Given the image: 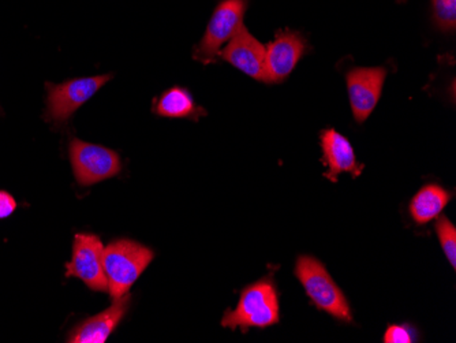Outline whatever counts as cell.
I'll list each match as a JSON object with an SVG mask.
<instances>
[{
  "label": "cell",
  "mask_w": 456,
  "mask_h": 343,
  "mask_svg": "<svg viewBox=\"0 0 456 343\" xmlns=\"http://www.w3.org/2000/svg\"><path fill=\"white\" fill-rule=\"evenodd\" d=\"M432 18L443 33L455 32L456 0H432Z\"/></svg>",
  "instance_id": "9a60e30c"
},
{
  "label": "cell",
  "mask_w": 456,
  "mask_h": 343,
  "mask_svg": "<svg viewBox=\"0 0 456 343\" xmlns=\"http://www.w3.org/2000/svg\"><path fill=\"white\" fill-rule=\"evenodd\" d=\"M451 193L440 185H425L419 193L412 197L410 203V215L419 225H425L436 219L443 209L450 203Z\"/></svg>",
  "instance_id": "5bb4252c"
},
{
  "label": "cell",
  "mask_w": 456,
  "mask_h": 343,
  "mask_svg": "<svg viewBox=\"0 0 456 343\" xmlns=\"http://www.w3.org/2000/svg\"><path fill=\"white\" fill-rule=\"evenodd\" d=\"M398 4H406L407 0H396Z\"/></svg>",
  "instance_id": "d6986e66"
},
{
  "label": "cell",
  "mask_w": 456,
  "mask_h": 343,
  "mask_svg": "<svg viewBox=\"0 0 456 343\" xmlns=\"http://www.w3.org/2000/svg\"><path fill=\"white\" fill-rule=\"evenodd\" d=\"M296 275L317 308L342 322L348 323L353 320L347 298L322 261L312 256H299L296 265Z\"/></svg>",
  "instance_id": "3957f363"
},
{
  "label": "cell",
  "mask_w": 456,
  "mask_h": 343,
  "mask_svg": "<svg viewBox=\"0 0 456 343\" xmlns=\"http://www.w3.org/2000/svg\"><path fill=\"white\" fill-rule=\"evenodd\" d=\"M17 209V201L12 194L0 191V219L12 216Z\"/></svg>",
  "instance_id": "ac0fdd59"
},
{
  "label": "cell",
  "mask_w": 456,
  "mask_h": 343,
  "mask_svg": "<svg viewBox=\"0 0 456 343\" xmlns=\"http://www.w3.org/2000/svg\"><path fill=\"white\" fill-rule=\"evenodd\" d=\"M386 77L383 66L351 69L346 74L351 111L358 124H363L378 106Z\"/></svg>",
  "instance_id": "9c48e42d"
},
{
  "label": "cell",
  "mask_w": 456,
  "mask_h": 343,
  "mask_svg": "<svg viewBox=\"0 0 456 343\" xmlns=\"http://www.w3.org/2000/svg\"><path fill=\"white\" fill-rule=\"evenodd\" d=\"M246 10L248 0H223L217 4L201 42L194 48L193 58L197 62L202 65L216 62L222 45L230 42L242 27Z\"/></svg>",
  "instance_id": "277c9868"
},
{
  "label": "cell",
  "mask_w": 456,
  "mask_h": 343,
  "mask_svg": "<svg viewBox=\"0 0 456 343\" xmlns=\"http://www.w3.org/2000/svg\"><path fill=\"white\" fill-rule=\"evenodd\" d=\"M219 56L246 76L252 77L257 81H264L265 47L255 36L250 35L245 25L232 36Z\"/></svg>",
  "instance_id": "30bf717a"
},
{
  "label": "cell",
  "mask_w": 456,
  "mask_h": 343,
  "mask_svg": "<svg viewBox=\"0 0 456 343\" xmlns=\"http://www.w3.org/2000/svg\"><path fill=\"white\" fill-rule=\"evenodd\" d=\"M320 141H322V161L328 167L324 176L328 181L337 183L338 176L342 173H350L354 178L361 176L363 165L358 163L354 148L345 135L334 129L322 130Z\"/></svg>",
  "instance_id": "8fae6325"
},
{
  "label": "cell",
  "mask_w": 456,
  "mask_h": 343,
  "mask_svg": "<svg viewBox=\"0 0 456 343\" xmlns=\"http://www.w3.org/2000/svg\"><path fill=\"white\" fill-rule=\"evenodd\" d=\"M132 296L129 293L114 299L112 306L96 316L89 317L76 327L69 335L70 343H104L119 326L129 309Z\"/></svg>",
  "instance_id": "7c38bea8"
},
{
  "label": "cell",
  "mask_w": 456,
  "mask_h": 343,
  "mask_svg": "<svg viewBox=\"0 0 456 343\" xmlns=\"http://www.w3.org/2000/svg\"><path fill=\"white\" fill-rule=\"evenodd\" d=\"M111 78L112 74H104L74 78L58 86L47 84V119L55 124H65Z\"/></svg>",
  "instance_id": "8992f818"
},
{
  "label": "cell",
  "mask_w": 456,
  "mask_h": 343,
  "mask_svg": "<svg viewBox=\"0 0 456 343\" xmlns=\"http://www.w3.org/2000/svg\"><path fill=\"white\" fill-rule=\"evenodd\" d=\"M71 167L77 183L92 186L114 178L122 170L119 155L110 148L74 138L69 147Z\"/></svg>",
  "instance_id": "5b68a950"
},
{
  "label": "cell",
  "mask_w": 456,
  "mask_h": 343,
  "mask_svg": "<svg viewBox=\"0 0 456 343\" xmlns=\"http://www.w3.org/2000/svg\"><path fill=\"white\" fill-rule=\"evenodd\" d=\"M416 331L407 324L389 326L387 329L386 335H384V342L386 343H411L416 342Z\"/></svg>",
  "instance_id": "e0dca14e"
},
{
  "label": "cell",
  "mask_w": 456,
  "mask_h": 343,
  "mask_svg": "<svg viewBox=\"0 0 456 343\" xmlns=\"http://www.w3.org/2000/svg\"><path fill=\"white\" fill-rule=\"evenodd\" d=\"M436 233L445 257L452 268L456 267V229L447 216H440L436 222Z\"/></svg>",
  "instance_id": "2e32d148"
},
{
  "label": "cell",
  "mask_w": 456,
  "mask_h": 343,
  "mask_svg": "<svg viewBox=\"0 0 456 343\" xmlns=\"http://www.w3.org/2000/svg\"><path fill=\"white\" fill-rule=\"evenodd\" d=\"M155 257L152 249L132 240H117L102 252V265L112 299L129 293L130 288Z\"/></svg>",
  "instance_id": "7a4b0ae2"
},
{
  "label": "cell",
  "mask_w": 456,
  "mask_h": 343,
  "mask_svg": "<svg viewBox=\"0 0 456 343\" xmlns=\"http://www.w3.org/2000/svg\"><path fill=\"white\" fill-rule=\"evenodd\" d=\"M281 306L278 291L273 276L248 285L240 293L237 308L225 311L222 326L232 331L240 329L248 332L250 329H266L279 323Z\"/></svg>",
  "instance_id": "6da1fadb"
},
{
  "label": "cell",
  "mask_w": 456,
  "mask_h": 343,
  "mask_svg": "<svg viewBox=\"0 0 456 343\" xmlns=\"http://www.w3.org/2000/svg\"><path fill=\"white\" fill-rule=\"evenodd\" d=\"M102 240L94 234L79 233L74 237L73 257L66 265L68 278L81 279L91 290L109 291L104 265H102Z\"/></svg>",
  "instance_id": "52a82bcc"
},
{
  "label": "cell",
  "mask_w": 456,
  "mask_h": 343,
  "mask_svg": "<svg viewBox=\"0 0 456 343\" xmlns=\"http://www.w3.org/2000/svg\"><path fill=\"white\" fill-rule=\"evenodd\" d=\"M306 48V38L301 33L289 29L278 30L275 40L265 48L263 83L281 84L286 81L298 65Z\"/></svg>",
  "instance_id": "ba28073f"
},
{
  "label": "cell",
  "mask_w": 456,
  "mask_h": 343,
  "mask_svg": "<svg viewBox=\"0 0 456 343\" xmlns=\"http://www.w3.org/2000/svg\"><path fill=\"white\" fill-rule=\"evenodd\" d=\"M152 110L156 115L164 118H188L199 120L200 117L207 115V111L194 102L191 92L181 86H173L164 92L159 99H155Z\"/></svg>",
  "instance_id": "4fadbf2b"
}]
</instances>
